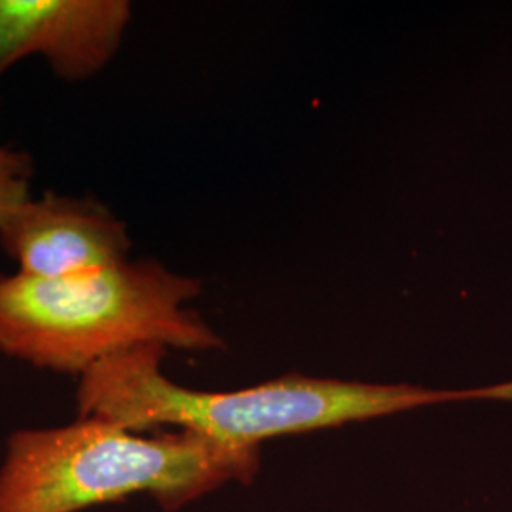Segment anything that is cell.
I'll return each instance as SVG.
<instances>
[{
	"mask_svg": "<svg viewBox=\"0 0 512 512\" xmlns=\"http://www.w3.org/2000/svg\"><path fill=\"white\" fill-rule=\"evenodd\" d=\"M164 346L148 344L110 355L80 376L78 416L114 421L143 433L160 425L202 435L236 448L370 420L435 404L505 401L512 403V382L429 389L408 384H359L283 376L274 382L226 393L194 391L167 380L160 363Z\"/></svg>",
	"mask_w": 512,
	"mask_h": 512,
	"instance_id": "cell-1",
	"label": "cell"
},
{
	"mask_svg": "<svg viewBox=\"0 0 512 512\" xmlns=\"http://www.w3.org/2000/svg\"><path fill=\"white\" fill-rule=\"evenodd\" d=\"M202 281L152 260L90 274L0 277V351L61 374H84L137 346L222 348V338L184 304Z\"/></svg>",
	"mask_w": 512,
	"mask_h": 512,
	"instance_id": "cell-2",
	"label": "cell"
},
{
	"mask_svg": "<svg viewBox=\"0 0 512 512\" xmlns=\"http://www.w3.org/2000/svg\"><path fill=\"white\" fill-rule=\"evenodd\" d=\"M258 459V448L190 431L143 437L114 421L78 416L65 427L10 437L0 512H78L141 492L177 511L230 480H251Z\"/></svg>",
	"mask_w": 512,
	"mask_h": 512,
	"instance_id": "cell-3",
	"label": "cell"
},
{
	"mask_svg": "<svg viewBox=\"0 0 512 512\" xmlns=\"http://www.w3.org/2000/svg\"><path fill=\"white\" fill-rule=\"evenodd\" d=\"M0 247L19 274L40 279L90 274L128 260V228L103 203L46 192L0 226Z\"/></svg>",
	"mask_w": 512,
	"mask_h": 512,
	"instance_id": "cell-4",
	"label": "cell"
},
{
	"mask_svg": "<svg viewBox=\"0 0 512 512\" xmlns=\"http://www.w3.org/2000/svg\"><path fill=\"white\" fill-rule=\"evenodd\" d=\"M129 19L126 0H0V78L38 54L57 76L86 80L120 50Z\"/></svg>",
	"mask_w": 512,
	"mask_h": 512,
	"instance_id": "cell-5",
	"label": "cell"
},
{
	"mask_svg": "<svg viewBox=\"0 0 512 512\" xmlns=\"http://www.w3.org/2000/svg\"><path fill=\"white\" fill-rule=\"evenodd\" d=\"M33 160L27 152L0 147V226L31 200Z\"/></svg>",
	"mask_w": 512,
	"mask_h": 512,
	"instance_id": "cell-6",
	"label": "cell"
}]
</instances>
